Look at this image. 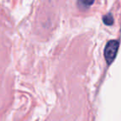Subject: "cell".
Here are the masks:
<instances>
[{"label": "cell", "instance_id": "6da1fadb", "mask_svg": "<svg viewBox=\"0 0 121 121\" xmlns=\"http://www.w3.org/2000/svg\"><path fill=\"white\" fill-rule=\"evenodd\" d=\"M119 42L115 40H111L107 42L105 47H104V58L108 65H110L115 59L117 55L118 49H119Z\"/></svg>", "mask_w": 121, "mask_h": 121}, {"label": "cell", "instance_id": "7a4b0ae2", "mask_svg": "<svg viewBox=\"0 0 121 121\" xmlns=\"http://www.w3.org/2000/svg\"><path fill=\"white\" fill-rule=\"evenodd\" d=\"M95 0H77V6L81 10L88 9L93 4Z\"/></svg>", "mask_w": 121, "mask_h": 121}, {"label": "cell", "instance_id": "3957f363", "mask_svg": "<svg viewBox=\"0 0 121 121\" xmlns=\"http://www.w3.org/2000/svg\"><path fill=\"white\" fill-rule=\"evenodd\" d=\"M103 22L105 25L108 26H111L114 23V17H113L112 14L111 13H108L106 15H104L103 17Z\"/></svg>", "mask_w": 121, "mask_h": 121}]
</instances>
